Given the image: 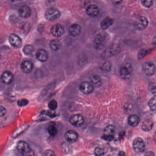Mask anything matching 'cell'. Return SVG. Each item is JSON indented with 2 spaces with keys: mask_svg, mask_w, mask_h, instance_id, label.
Masks as SVG:
<instances>
[{
  "mask_svg": "<svg viewBox=\"0 0 156 156\" xmlns=\"http://www.w3.org/2000/svg\"><path fill=\"white\" fill-rule=\"evenodd\" d=\"M17 148L19 152L23 156H34V152L31 149L30 145L24 141L18 142Z\"/></svg>",
  "mask_w": 156,
  "mask_h": 156,
  "instance_id": "obj_1",
  "label": "cell"
},
{
  "mask_svg": "<svg viewBox=\"0 0 156 156\" xmlns=\"http://www.w3.org/2000/svg\"><path fill=\"white\" fill-rule=\"evenodd\" d=\"M61 16V13L58 9L50 8L45 11L44 16L48 21H54L59 19Z\"/></svg>",
  "mask_w": 156,
  "mask_h": 156,
  "instance_id": "obj_2",
  "label": "cell"
},
{
  "mask_svg": "<svg viewBox=\"0 0 156 156\" xmlns=\"http://www.w3.org/2000/svg\"><path fill=\"white\" fill-rule=\"evenodd\" d=\"M133 148L136 153H143L146 149V144L142 139L137 137L133 140Z\"/></svg>",
  "mask_w": 156,
  "mask_h": 156,
  "instance_id": "obj_3",
  "label": "cell"
},
{
  "mask_svg": "<svg viewBox=\"0 0 156 156\" xmlns=\"http://www.w3.org/2000/svg\"><path fill=\"white\" fill-rule=\"evenodd\" d=\"M148 24L147 19L144 16H141L138 18L134 23V26L138 30H145Z\"/></svg>",
  "mask_w": 156,
  "mask_h": 156,
  "instance_id": "obj_4",
  "label": "cell"
},
{
  "mask_svg": "<svg viewBox=\"0 0 156 156\" xmlns=\"http://www.w3.org/2000/svg\"><path fill=\"white\" fill-rule=\"evenodd\" d=\"M70 123L74 126L80 127L82 126L84 123V119L83 116L80 114H75L73 115L70 119Z\"/></svg>",
  "mask_w": 156,
  "mask_h": 156,
  "instance_id": "obj_5",
  "label": "cell"
},
{
  "mask_svg": "<svg viewBox=\"0 0 156 156\" xmlns=\"http://www.w3.org/2000/svg\"><path fill=\"white\" fill-rule=\"evenodd\" d=\"M9 41L11 45L15 48H20L22 45L21 38L15 34H10L9 37Z\"/></svg>",
  "mask_w": 156,
  "mask_h": 156,
  "instance_id": "obj_6",
  "label": "cell"
},
{
  "mask_svg": "<svg viewBox=\"0 0 156 156\" xmlns=\"http://www.w3.org/2000/svg\"><path fill=\"white\" fill-rule=\"evenodd\" d=\"M143 71L147 76H152L155 73V66L153 63L147 62L144 63L142 66Z\"/></svg>",
  "mask_w": 156,
  "mask_h": 156,
  "instance_id": "obj_7",
  "label": "cell"
},
{
  "mask_svg": "<svg viewBox=\"0 0 156 156\" xmlns=\"http://www.w3.org/2000/svg\"><path fill=\"white\" fill-rule=\"evenodd\" d=\"M51 33L55 37H60L63 35L65 33V28L60 24L53 25L51 30Z\"/></svg>",
  "mask_w": 156,
  "mask_h": 156,
  "instance_id": "obj_8",
  "label": "cell"
},
{
  "mask_svg": "<svg viewBox=\"0 0 156 156\" xmlns=\"http://www.w3.org/2000/svg\"><path fill=\"white\" fill-rule=\"evenodd\" d=\"M79 89L81 92L84 94H89L94 91V87L90 82L85 81L81 83L79 87Z\"/></svg>",
  "mask_w": 156,
  "mask_h": 156,
  "instance_id": "obj_9",
  "label": "cell"
},
{
  "mask_svg": "<svg viewBox=\"0 0 156 156\" xmlns=\"http://www.w3.org/2000/svg\"><path fill=\"white\" fill-rule=\"evenodd\" d=\"M132 72V66L129 63L123 65L120 69V75L123 78H127Z\"/></svg>",
  "mask_w": 156,
  "mask_h": 156,
  "instance_id": "obj_10",
  "label": "cell"
},
{
  "mask_svg": "<svg viewBox=\"0 0 156 156\" xmlns=\"http://www.w3.org/2000/svg\"><path fill=\"white\" fill-rule=\"evenodd\" d=\"M1 79L3 83L6 85L10 84L13 82L14 76L11 72L6 71L2 75Z\"/></svg>",
  "mask_w": 156,
  "mask_h": 156,
  "instance_id": "obj_11",
  "label": "cell"
},
{
  "mask_svg": "<svg viewBox=\"0 0 156 156\" xmlns=\"http://www.w3.org/2000/svg\"><path fill=\"white\" fill-rule=\"evenodd\" d=\"M19 14L22 18L27 19L31 15L32 11L30 8L27 5L21 6L19 9Z\"/></svg>",
  "mask_w": 156,
  "mask_h": 156,
  "instance_id": "obj_12",
  "label": "cell"
},
{
  "mask_svg": "<svg viewBox=\"0 0 156 156\" xmlns=\"http://www.w3.org/2000/svg\"><path fill=\"white\" fill-rule=\"evenodd\" d=\"M105 37L102 34H98L95 39L94 46L97 49H101L105 44Z\"/></svg>",
  "mask_w": 156,
  "mask_h": 156,
  "instance_id": "obj_13",
  "label": "cell"
},
{
  "mask_svg": "<svg viewBox=\"0 0 156 156\" xmlns=\"http://www.w3.org/2000/svg\"><path fill=\"white\" fill-rule=\"evenodd\" d=\"M65 137L68 142L73 143L78 139V135L77 132L75 130H69L66 133Z\"/></svg>",
  "mask_w": 156,
  "mask_h": 156,
  "instance_id": "obj_14",
  "label": "cell"
},
{
  "mask_svg": "<svg viewBox=\"0 0 156 156\" xmlns=\"http://www.w3.org/2000/svg\"><path fill=\"white\" fill-rule=\"evenodd\" d=\"M82 29L79 24L74 23L72 24L69 28V33L73 37H77L82 33Z\"/></svg>",
  "mask_w": 156,
  "mask_h": 156,
  "instance_id": "obj_15",
  "label": "cell"
},
{
  "mask_svg": "<svg viewBox=\"0 0 156 156\" xmlns=\"http://www.w3.org/2000/svg\"><path fill=\"white\" fill-rule=\"evenodd\" d=\"M34 65L31 62L28 60L23 61L21 65V69L23 73L28 74L33 70Z\"/></svg>",
  "mask_w": 156,
  "mask_h": 156,
  "instance_id": "obj_16",
  "label": "cell"
},
{
  "mask_svg": "<svg viewBox=\"0 0 156 156\" xmlns=\"http://www.w3.org/2000/svg\"><path fill=\"white\" fill-rule=\"evenodd\" d=\"M87 14L91 17H95L99 13V9L98 7L95 4L89 5L86 9Z\"/></svg>",
  "mask_w": 156,
  "mask_h": 156,
  "instance_id": "obj_17",
  "label": "cell"
},
{
  "mask_svg": "<svg viewBox=\"0 0 156 156\" xmlns=\"http://www.w3.org/2000/svg\"><path fill=\"white\" fill-rule=\"evenodd\" d=\"M36 58L39 61L43 62L47 61L49 59V54L46 50L43 49H40L36 53Z\"/></svg>",
  "mask_w": 156,
  "mask_h": 156,
  "instance_id": "obj_18",
  "label": "cell"
},
{
  "mask_svg": "<svg viewBox=\"0 0 156 156\" xmlns=\"http://www.w3.org/2000/svg\"><path fill=\"white\" fill-rule=\"evenodd\" d=\"M140 119L138 116L136 115H131L128 119V122L129 126L132 127H136L139 125Z\"/></svg>",
  "mask_w": 156,
  "mask_h": 156,
  "instance_id": "obj_19",
  "label": "cell"
},
{
  "mask_svg": "<svg viewBox=\"0 0 156 156\" xmlns=\"http://www.w3.org/2000/svg\"><path fill=\"white\" fill-rule=\"evenodd\" d=\"M113 23H114V20L113 19L109 17H106L101 22L100 27L103 30H107L110 27Z\"/></svg>",
  "mask_w": 156,
  "mask_h": 156,
  "instance_id": "obj_20",
  "label": "cell"
},
{
  "mask_svg": "<svg viewBox=\"0 0 156 156\" xmlns=\"http://www.w3.org/2000/svg\"><path fill=\"white\" fill-rule=\"evenodd\" d=\"M62 44L60 41L58 40H52L50 43V47L54 51H59L61 48Z\"/></svg>",
  "mask_w": 156,
  "mask_h": 156,
  "instance_id": "obj_21",
  "label": "cell"
},
{
  "mask_svg": "<svg viewBox=\"0 0 156 156\" xmlns=\"http://www.w3.org/2000/svg\"><path fill=\"white\" fill-rule=\"evenodd\" d=\"M91 80V83L93 85V86L98 87L101 85V83H102V79L100 76L97 75H94L92 76L90 78Z\"/></svg>",
  "mask_w": 156,
  "mask_h": 156,
  "instance_id": "obj_22",
  "label": "cell"
},
{
  "mask_svg": "<svg viewBox=\"0 0 156 156\" xmlns=\"http://www.w3.org/2000/svg\"><path fill=\"white\" fill-rule=\"evenodd\" d=\"M153 123L151 120L149 119L145 120L142 122L141 125V128L144 131H149L151 130L153 127Z\"/></svg>",
  "mask_w": 156,
  "mask_h": 156,
  "instance_id": "obj_23",
  "label": "cell"
},
{
  "mask_svg": "<svg viewBox=\"0 0 156 156\" xmlns=\"http://www.w3.org/2000/svg\"><path fill=\"white\" fill-rule=\"evenodd\" d=\"M108 149L105 147H98L94 150V153L97 156H101L105 155L107 152Z\"/></svg>",
  "mask_w": 156,
  "mask_h": 156,
  "instance_id": "obj_24",
  "label": "cell"
},
{
  "mask_svg": "<svg viewBox=\"0 0 156 156\" xmlns=\"http://www.w3.org/2000/svg\"><path fill=\"white\" fill-rule=\"evenodd\" d=\"M117 49V48H116V47H113L112 46L109 47V48L106 49L105 51L104 56H106V57H109V56H112L113 55L116 53V51H118Z\"/></svg>",
  "mask_w": 156,
  "mask_h": 156,
  "instance_id": "obj_25",
  "label": "cell"
},
{
  "mask_svg": "<svg viewBox=\"0 0 156 156\" xmlns=\"http://www.w3.org/2000/svg\"><path fill=\"white\" fill-rule=\"evenodd\" d=\"M115 131V128L113 125H108L104 129L105 135H113Z\"/></svg>",
  "mask_w": 156,
  "mask_h": 156,
  "instance_id": "obj_26",
  "label": "cell"
},
{
  "mask_svg": "<svg viewBox=\"0 0 156 156\" xmlns=\"http://www.w3.org/2000/svg\"><path fill=\"white\" fill-rule=\"evenodd\" d=\"M148 106L152 112L156 111V96H154L153 97L151 98L148 102Z\"/></svg>",
  "mask_w": 156,
  "mask_h": 156,
  "instance_id": "obj_27",
  "label": "cell"
},
{
  "mask_svg": "<svg viewBox=\"0 0 156 156\" xmlns=\"http://www.w3.org/2000/svg\"><path fill=\"white\" fill-rule=\"evenodd\" d=\"M34 50V49L33 46L32 45L27 44L23 47V53L26 55H30L33 53Z\"/></svg>",
  "mask_w": 156,
  "mask_h": 156,
  "instance_id": "obj_28",
  "label": "cell"
},
{
  "mask_svg": "<svg viewBox=\"0 0 156 156\" xmlns=\"http://www.w3.org/2000/svg\"><path fill=\"white\" fill-rule=\"evenodd\" d=\"M111 67H112L111 63L109 61H106L102 65L100 68L103 71L109 72L111 70Z\"/></svg>",
  "mask_w": 156,
  "mask_h": 156,
  "instance_id": "obj_29",
  "label": "cell"
},
{
  "mask_svg": "<svg viewBox=\"0 0 156 156\" xmlns=\"http://www.w3.org/2000/svg\"><path fill=\"white\" fill-rule=\"evenodd\" d=\"M48 132L49 134L52 136H55L57 135L58 133V130L57 128L54 126V125H51L48 128Z\"/></svg>",
  "mask_w": 156,
  "mask_h": 156,
  "instance_id": "obj_30",
  "label": "cell"
},
{
  "mask_svg": "<svg viewBox=\"0 0 156 156\" xmlns=\"http://www.w3.org/2000/svg\"><path fill=\"white\" fill-rule=\"evenodd\" d=\"M48 107L51 110H55L58 107L57 101L55 100H52L48 104Z\"/></svg>",
  "mask_w": 156,
  "mask_h": 156,
  "instance_id": "obj_31",
  "label": "cell"
},
{
  "mask_svg": "<svg viewBox=\"0 0 156 156\" xmlns=\"http://www.w3.org/2000/svg\"><path fill=\"white\" fill-rule=\"evenodd\" d=\"M149 53V50L143 49L140 50L138 54V57L139 59H142L144 58Z\"/></svg>",
  "mask_w": 156,
  "mask_h": 156,
  "instance_id": "obj_32",
  "label": "cell"
},
{
  "mask_svg": "<svg viewBox=\"0 0 156 156\" xmlns=\"http://www.w3.org/2000/svg\"><path fill=\"white\" fill-rule=\"evenodd\" d=\"M141 4L144 7L147 8H149L151 7L153 5V1H141Z\"/></svg>",
  "mask_w": 156,
  "mask_h": 156,
  "instance_id": "obj_33",
  "label": "cell"
},
{
  "mask_svg": "<svg viewBox=\"0 0 156 156\" xmlns=\"http://www.w3.org/2000/svg\"><path fill=\"white\" fill-rule=\"evenodd\" d=\"M28 103H29V101L27 99L23 98V99H20V100H18L17 104H18V105L19 106L23 107L27 105Z\"/></svg>",
  "mask_w": 156,
  "mask_h": 156,
  "instance_id": "obj_34",
  "label": "cell"
},
{
  "mask_svg": "<svg viewBox=\"0 0 156 156\" xmlns=\"http://www.w3.org/2000/svg\"><path fill=\"white\" fill-rule=\"evenodd\" d=\"M148 89L151 94H153L154 96H155V95H156V86H155V83H151L150 84L149 86Z\"/></svg>",
  "mask_w": 156,
  "mask_h": 156,
  "instance_id": "obj_35",
  "label": "cell"
},
{
  "mask_svg": "<svg viewBox=\"0 0 156 156\" xmlns=\"http://www.w3.org/2000/svg\"><path fill=\"white\" fill-rule=\"evenodd\" d=\"M42 156H56V155L53 151L48 149L44 151Z\"/></svg>",
  "mask_w": 156,
  "mask_h": 156,
  "instance_id": "obj_36",
  "label": "cell"
},
{
  "mask_svg": "<svg viewBox=\"0 0 156 156\" xmlns=\"http://www.w3.org/2000/svg\"><path fill=\"white\" fill-rule=\"evenodd\" d=\"M102 138L105 140L110 141L114 139V135H108L104 134V135L102 136Z\"/></svg>",
  "mask_w": 156,
  "mask_h": 156,
  "instance_id": "obj_37",
  "label": "cell"
},
{
  "mask_svg": "<svg viewBox=\"0 0 156 156\" xmlns=\"http://www.w3.org/2000/svg\"><path fill=\"white\" fill-rule=\"evenodd\" d=\"M7 113L6 108L2 106H0V117L4 116Z\"/></svg>",
  "mask_w": 156,
  "mask_h": 156,
  "instance_id": "obj_38",
  "label": "cell"
},
{
  "mask_svg": "<svg viewBox=\"0 0 156 156\" xmlns=\"http://www.w3.org/2000/svg\"><path fill=\"white\" fill-rule=\"evenodd\" d=\"M26 129V126H23L22 127H20V128H19V129H20V130H16V132H15V133H14V135H15V136H19L20 134V133H21L22 132H23V130H24V129Z\"/></svg>",
  "mask_w": 156,
  "mask_h": 156,
  "instance_id": "obj_39",
  "label": "cell"
},
{
  "mask_svg": "<svg viewBox=\"0 0 156 156\" xmlns=\"http://www.w3.org/2000/svg\"><path fill=\"white\" fill-rule=\"evenodd\" d=\"M144 156H155V155L154 152L152 151H148L145 153Z\"/></svg>",
  "mask_w": 156,
  "mask_h": 156,
  "instance_id": "obj_40",
  "label": "cell"
},
{
  "mask_svg": "<svg viewBox=\"0 0 156 156\" xmlns=\"http://www.w3.org/2000/svg\"><path fill=\"white\" fill-rule=\"evenodd\" d=\"M118 156H126V154L124 151H121L119 153Z\"/></svg>",
  "mask_w": 156,
  "mask_h": 156,
  "instance_id": "obj_41",
  "label": "cell"
},
{
  "mask_svg": "<svg viewBox=\"0 0 156 156\" xmlns=\"http://www.w3.org/2000/svg\"><path fill=\"white\" fill-rule=\"evenodd\" d=\"M1 54H0V60H1Z\"/></svg>",
  "mask_w": 156,
  "mask_h": 156,
  "instance_id": "obj_42",
  "label": "cell"
},
{
  "mask_svg": "<svg viewBox=\"0 0 156 156\" xmlns=\"http://www.w3.org/2000/svg\"></svg>",
  "mask_w": 156,
  "mask_h": 156,
  "instance_id": "obj_43",
  "label": "cell"
},
{
  "mask_svg": "<svg viewBox=\"0 0 156 156\" xmlns=\"http://www.w3.org/2000/svg\"></svg>",
  "mask_w": 156,
  "mask_h": 156,
  "instance_id": "obj_44",
  "label": "cell"
}]
</instances>
